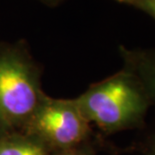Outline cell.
I'll return each instance as SVG.
<instances>
[{
	"label": "cell",
	"mask_w": 155,
	"mask_h": 155,
	"mask_svg": "<svg viewBox=\"0 0 155 155\" xmlns=\"http://www.w3.org/2000/svg\"><path fill=\"white\" fill-rule=\"evenodd\" d=\"M75 100L89 123L104 133L141 127L152 105L137 77L125 67L92 84Z\"/></svg>",
	"instance_id": "1"
},
{
	"label": "cell",
	"mask_w": 155,
	"mask_h": 155,
	"mask_svg": "<svg viewBox=\"0 0 155 155\" xmlns=\"http://www.w3.org/2000/svg\"><path fill=\"white\" fill-rule=\"evenodd\" d=\"M43 96L38 68L26 49L0 43V136L23 129Z\"/></svg>",
	"instance_id": "2"
},
{
	"label": "cell",
	"mask_w": 155,
	"mask_h": 155,
	"mask_svg": "<svg viewBox=\"0 0 155 155\" xmlns=\"http://www.w3.org/2000/svg\"><path fill=\"white\" fill-rule=\"evenodd\" d=\"M90 123L74 99H57L44 94L23 128V133L56 152L84 145L91 132Z\"/></svg>",
	"instance_id": "3"
},
{
	"label": "cell",
	"mask_w": 155,
	"mask_h": 155,
	"mask_svg": "<svg viewBox=\"0 0 155 155\" xmlns=\"http://www.w3.org/2000/svg\"><path fill=\"white\" fill-rule=\"evenodd\" d=\"M123 67L137 77L147 93L151 104H155V48L129 49L119 47Z\"/></svg>",
	"instance_id": "4"
},
{
	"label": "cell",
	"mask_w": 155,
	"mask_h": 155,
	"mask_svg": "<svg viewBox=\"0 0 155 155\" xmlns=\"http://www.w3.org/2000/svg\"><path fill=\"white\" fill-rule=\"evenodd\" d=\"M0 155H49V150L33 137L15 132L0 136Z\"/></svg>",
	"instance_id": "5"
},
{
	"label": "cell",
	"mask_w": 155,
	"mask_h": 155,
	"mask_svg": "<svg viewBox=\"0 0 155 155\" xmlns=\"http://www.w3.org/2000/svg\"><path fill=\"white\" fill-rule=\"evenodd\" d=\"M132 6L147 13L155 20V0H137Z\"/></svg>",
	"instance_id": "6"
},
{
	"label": "cell",
	"mask_w": 155,
	"mask_h": 155,
	"mask_svg": "<svg viewBox=\"0 0 155 155\" xmlns=\"http://www.w3.org/2000/svg\"><path fill=\"white\" fill-rule=\"evenodd\" d=\"M54 155H94L93 152L88 146L81 145V146L72 148V149L64 150V151H58Z\"/></svg>",
	"instance_id": "7"
},
{
	"label": "cell",
	"mask_w": 155,
	"mask_h": 155,
	"mask_svg": "<svg viewBox=\"0 0 155 155\" xmlns=\"http://www.w3.org/2000/svg\"><path fill=\"white\" fill-rule=\"evenodd\" d=\"M145 155H155V134L149 138L145 145Z\"/></svg>",
	"instance_id": "8"
},
{
	"label": "cell",
	"mask_w": 155,
	"mask_h": 155,
	"mask_svg": "<svg viewBox=\"0 0 155 155\" xmlns=\"http://www.w3.org/2000/svg\"><path fill=\"white\" fill-rule=\"evenodd\" d=\"M39 1L45 3V4H52V5H54V4H56V3L62 1V0H39Z\"/></svg>",
	"instance_id": "9"
},
{
	"label": "cell",
	"mask_w": 155,
	"mask_h": 155,
	"mask_svg": "<svg viewBox=\"0 0 155 155\" xmlns=\"http://www.w3.org/2000/svg\"><path fill=\"white\" fill-rule=\"evenodd\" d=\"M117 1H120V2H124V3H127V4H130V5H133L137 0H117Z\"/></svg>",
	"instance_id": "10"
}]
</instances>
